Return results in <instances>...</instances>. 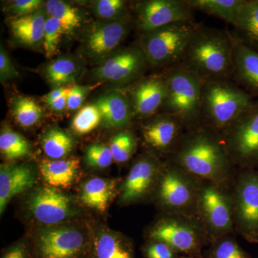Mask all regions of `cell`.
Here are the masks:
<instances>
[{
	"instance_id": "603a6c76",
	"label": "cell",
	"mask_w": 258,
	"mask_h": 258,
	"mask_svg": "<svg viewBox=\"0 0 258 258\" xmlns=\"http://www.w3.org/2000/svg\"><path fill=\"white\" fill-rule=\"evenodd\" d=\"M79 165L80 161L76 158L45 160L40 164V170L42 178L49 186L66 189L74 183Z\"/></svg>"
},
{
	"instance_id": "9c48e42d",
	"label": "cell",
	"mask_w": 258,
	"mask_h": 258,
	"mask_svg": "<svg viewBox=\"0 0 258 258\" xmlns=\"http://www.w3.org/2000/svg\"><path fill=\"white\" fill-rule=\"evenodd\" d=\"M197 217L210 242L224 236L235 235L232 189L204 181L197 203Z\"/></svg>"
},
{
	"instance_id": "ac0fdd59",
	"label": "cell",
	"mask_w": 258,
	"mask_h": 258,
	"mask_svg": "<svg viewBox=\"0 0 258 258\" xmlns=\"http://www.w3.org/2000/svg\"><path fill=\"white\" fill-rule=\"evenodd\" d=\"M129 20L123 17L95 25L86 37V49L90 55L101 58L114 50L129 31Z\"/></svg>"
},
{
	"instance_id": "7a4b0ae2",
	"label": "cell",
	"mask_w": 258,
	"mask_h": 258,
	"mask_svg": "<svg viewBox=\"0 0 258 258\" xmlns=\"http://www.w3.org/2000/svg\"><path fill=\"white\" fill-rule=\"evenodd\" d=\"M180 64L203 81L232 80L235 67L230 30L208 28L200 24Z\"/></svg>"
},
{
	"instance_id": "ab89813d",
	"label": "cell",
	"mask_w": 258,
	"mask_h": 258,
	"mask_svg": "<svg viewBox=\"0 0 258 258\" xmlns=\"http://www.w3.org/2000/svg\"><path fill=\"white\" fill-rule=\"evenodd\" d=\"M96 87L97 86H74L70 88L67 108L69 110L78 109L82 105L90 91Z\"/></svg>"
},
{
	"instance_id": "83f0119b",
	"label": "cell",
	"mask_w": 258,
	"mask_h": 258,
	"mask_svg": "<svg viewBox=\"0 0 258 258\" xmlns=\"http://www.w3.org/2000/svg\"><path fill=\"white\" fill-rule=\"evenodd\" d=\"M41 144L47 157L53 160L66 157L74 148V140L71 136L57 128L47 131L42 137Z\"/></svg>"
},
{
	"instance_id": "5bb4252c",
	"label": "cell",
	"mask_w": 258,
	"mask_h": 258,
	"mask_svg": "<svg viewBox=\"0 0 258 258\" xmlns=\"http://www.w3.org/2000/svg\"><path fill=\"white\" fill-rule=\"evenodd\" d=\"M28 205L34 218L50 227L62 223L78 213L71 197L49 185L34 190Z\"/></svg>"
},
{
	"instance_id": "d6986e66",
	"label": "cell",
	"mask_w": 258,
	"mask_h": 258,
	"mask_svg": "<svg viewBox=\"0 0 258 258\" xmlns=\"http://www.w3.org/2000/svg\"><path fill=\"white\" fill-rule=\"evenodd\" d=\"M234 49L232 81L252 96H258V52L247 47L230 31Z\"/></svg>"
},
{
	"instance_id": "3957f363",
	"label": "cell",
	"mask_w": 258,
	"mask_h": 258,
	"mask_svg": "<svg viewBox=\"0 0 258 258\" xmlns=\"http://www.w3.org/2000/svg\"><path fill=\"white\" fill-rule=\"evenodd\" d=\"M253 103L252 95L232 80L204 81L201 125L219 134Z\"/></svg>"
},
{
	"instance_id": "7402d4cb",
	"label": "cell",
	"mask_w": 258,
	"mask_h": 258,
	"mask_svg": "<svg viewBox=\"0 0 258 258\" xmlns=\"http://www.w3.org/2000/svg\"><path fill=\"white\" fill-rule=\"evenodd\" d=\"M96 106L102 120L107 126L121 128L128 125L134 114L128 97L119 92H112L97 100Z\"/></svg>"
},
{
	"instance_id": "74e56055",
	"label": "cell",
	"mask_w": 258,
	"mask_h": 258,
	"mask_svg": "<svg viewBox=\"0 0 258 258\" xmlns=\"http://www.w3.org/2000/svg\"><path fill=\"white\" fill-rule=\"evenodd\" d=\"M125 2L122 0H99L94 6V13L104 20H116L124 17Z\"/></svg>"
},
{
	"instance_id": "8d00e7d4",
	"label": "cell",
	"mask_w": 258,
	"mask_h": 258,
	"mask_svg": "<svg viewBox=\"0 0 258 258\" xmlns=\"http://www.w3.org/2000/svg\"><path fill=\"white\" fill-rule=\"evenodd\" d=\"M86 160L88 165L104 169L111 166L113 158L109 146L94 144L89 146L86 150Z\"/></svg>"
},
{
	"instance_id": "4fadbf2b",
	"label": "cell",
	"mask_w": 258,
	"mask_h": 258,
	"mask_svg": "<svg viewBox=\"0 0 258 258\" xmlns=\"http://www.w3.org/2000/svg\"><path fill=\"white\" fill-rule=\"evenodd\" d=\"M137 24L142 33L170 24L193 21L194 10L186 0H148L135 7Z\"/></svg>"
},
{
	"instance_id": "7c38bea8",
	"label": "cell",
	"mask_w": 258,
	"mask_h": 258,
	"mask_svg": "<svg viewBox=\"0 0 258 258\" xmlns=\"http://www.w3.org/2000/svg\"><path fill=\"white\" fill-rule=\"evenodd\" d=\"M164 162L147 153L134 163L120 186V200L125 205L152 199Z\"/></svg>"
},
{
	"instance_id": "bcb514c9",
	"label": "cell",
	"mask_w": 258,
	"mask_h": 258,
	"mask_svg": "<svg viewBox=\"0 0 258 258\" xmlns=\"http://www.w3.org/2000/svg\"><path fill=\"white\" fill-rule=\"evenodd\" d=\"M177 258H194V257H189V256L184 255V256H181V257H178Z\"/></svg>"
},
{
	"instance_id": "1f68e13d",
	"label": "cell",
	"mask_w": 258,
	"mask_h": 258,
	"mask_svg": "<svg viewBox=\"0 0 258 258\" xmlns=\"http://www.w3.org/2000/svg\"><path fill=\"white\" fill-rule=\"evenodd\" d=\"M0 151L7 159H20L28 155L30 145L20 134L11 128H5L0 134Z\"/></svg>"
},
{
	"instance_id": "ee69618b",
	"label": "cell",
	"mask_w": 258,
	"mask_h": 258,
	"mask_svg": "<svg viewBox=\"0 0 258 258\" xmlns=\"http://www.w3.org/2000/svg\"><path fill=\"white\" fill-rule=\"evenodd\" d=\"M69 89L70 88H68L67 91L60 98H57L55 101L48 105L50 108H52L55 111H62V110H64L67 107Z\"/></svg>"
},
{
	"instance_id": "ba28073f",
	"label": "cell",
	"mask_w": 258,
	"mask_h": 258,
	"mask_svg": "<svg viewBox=\"0 0 258 258\" xmlns=\"http://www.w3.org/2000/svg\"><path fill=\"white\" fill-rule=\"evenodd\" d=\"M219 135L237 170L258 171V101Z\"/></svg>"
},
{
	"instance_id": "f1b7e54d",
	"label": "cell",
	"mask_w": 258,
	"mask_h": 258,
	"mask_svg": "<svg viewBox=\"0 0 258 258\" xmlns=\"http://www.w3.org/2000/svg\"><path fill=\"white\" fill-rule=\"evenodd\" d=\"M79 73L78 64L69 57L56 59L47 64L45 71L49 82L57 88L74 83Z\"/></svg>"
},
{
	"instance_id": "8992f818",
	"label": "cell",
	"mask_w": 258,
	"mask_h": 258,
	"mask_svg": "<svg viewBox=\"0 0 258 258\" xmlns=\"http://www.w3.org/2000/svg\"><path fill=\"white\" fill-rule=\"evenodd\" d=\"M149 241L164 242L177 254L205 258L203 249L210 243L198 217L162 214L147 232Z\"/></svg>"
},
{
	"instance_id": "d6a6232c",
	"label": "cell",
	"mask_w": 258,
	"mask_h": 258,
	"mask_svg": "<svg viewBox=\"0 0 258 258\" xmlns=\"http://www.w3.org/2000/svg\"><path fill=\"white\" fill-rule=\"evenodd\" d=\"M45 9L50 17L58 20L66 32H72L81 25V17L79 10L60 0H49Z\"/></svg>"
},
{
	"instance_id": "60d3db41",
	"label": "cell",
	"mask_w": 258,
	"mask_h": 258,
	"mask_svg": "<svg viewBox=\"0 0 258 258\" xmlns=\"http://www.w3.org/2000/svg\"><path fill=\"white\" fill-rule=\"evenodd\" d=\"M18 71L15 69L13 62L10 60L9 56L7 54L6 51L1 45L0 50V79L1 82L4 83L8 80L18 77Z\"/></svg>"
},
{
	"instance_id": "484cf974",
	"label": "cell",
	"mask_w": 258,
	"mask_h": 258,
	"mask_svg": "<svg viewBox=\"0 0 258 258\" xmlns=\"http://www.w3.org/2000/svg\"><path fill=\"white\" fill-rule=\"evenodd\" d=\"M46 17L42 10L15 19L10 24L13 35L19 42L34 46L43 40Z\"/></svg>"
},
{
	"instance_id": "9a60e30c",
	"label": "cell",
	"mask_w": 258,
	"mask_h": 258,
	"mask_svg": "<svg viewBox=\"0 0 258 258\" xmlns=\"http://www.w3.org/2000/svg\"><path fill=\"white\" fill-rule=\"evenodd\" d=\"M184 125L174 115L162 113L146 122L142 128L144 144L152 151L151 154L171 157L186 132Z\"/></svg>"
},
{
	"instance_id": "cb8c5ba5",
	"label": "cell",
	"mask_w": 258,
	"mask_h": 258,
	"mask_svg": "<svg viewBox=\"0 0 258 258\" xmlns=\"http://www.w3.org/2000/svg\"><path fill=\"white\" fill-rule=\"evenodd\" d=\"M232 26L235 37L258 52V0H244Z\"/></svg>"
},
{
	"instance_id": "f35d334b",
	"label": "cell",
	"mask_w": 258,
	"mask_h": 258,
	"mask_svg": "<svg viewBox=\"0 0 258 258\" xmlns=\"http://www.w3.org/2000/svg\"><path fill=\"white\" fill-rule=\"evenodd\" d=\"M146 258H177L179 257L167 244L158 241H148L143 248Z\"/></svg>"
},
{
	"instance_id": "8fae6325",
	"label": "cell",
	"mask_w": 258,
	"mask_h": 258,
	"mask_svg": "<svg viewBox=\"0 0 258 258\" xmlns=\"http://www.w3.org/2000/svg\"><path fill=\"white\" fill-rule=\"evenodd\" d=\"M91 241L69 227L42 229L34 239L31 258H88Z\"/></svg>"
},
{
	"instance_id": "277c9868",
	"label": "cell",
	"mask_w": 258,
	"mask_h": 258,
	"mask_svg": "<svg viewBox=\"0 0 258 258\" xmlns=\"http://www.w3.org/2000/svg\"><path fill=\"white\" fill-rule=\"evenodd\" d=\"M165 76L167 94L163 113L177 118L186 131L200 126L203 80L180 63L169 68Z\"/></svg>"
},
{
	"instance_id": "836d02e7",
	"label": "cell",
	"mask_w": 258,
	"mask_h": 258,
	"mask_svg": "<svg viewBox=\"0 0 258 258\" xmlns=\"http://www.w3.org/2000/svg\"><path fill=\"white\" fill-rule=\"evenodd\" d=\"M109 147L113 160L118 163L126 162L137 151V137L130 131H122L113 136Z\"/></svg>"
},
{
	"instance_id": "2e32d148",
	"label": "cell",
	"mask_w": 258,
	"mask_h": 258,
	"mask_svg": "<svg viewBox=\"0 0 258 258\" xmlns=\"http://www.w3.org/2000/svg\"><path fill=\"white\" fill-rule=\"evenodd\" d=\"M148 62L139 47L118 51L100 64L94 72L95 79L118 84L133 82L142 76Z\"/></svg>"
},
{
	"instance_id": "7bdbcfd3",
	"label": "cell",
	"mask_w": 258,
	"mask_h": 258,
	"mask_svg": "<svg viewBox=\"0 0 258 258\" xmlns=\"http://www.w3.org/2000/svg\"><path fill=\"white\" fill-rule=\"evenodd\" d=\"M2 258H31V251L28 244L20 242L7 249Z\"/></svg>"
},
{
	"instance_id": "4316f807",
	"label": "cell",
	"mask_w": 258,
	"mask_h": 258,
	"mask_svg": "<svg viewBox=\"0 0 258 258\" xmlns=\"http://www.w3.org/2000/svg\"><path fill=\"white\" fill-rule=\"evenodd\" d=\"M194 10L216 17L233 25L244 0H186Z\"/></svg>"
},
{
	"instance_id": "e0dca14e",
	"label": "cell",
	"mask_w": 258,
	"mask_h": 258,
	"mask_svg": "<svg viewBox=\"0 0 258 258\" xmlns=\"http://www.w3.org/2000/svg\"><path fill=\"white\" fill-rule=\"evenodd\" d=\"M167 94L165 74L154 76L137 81L131 91V106L134 115L147 118L162 108Z\"/></svg>"
},
{
	"instance_id": "6da1fadb",
	"label": "cell",
	"mask_w": 258,
	"mask_h": 258,
	"mask_svg": "<svg viewBox=\"0 0 258 258\" xmlns=\"http://www.w3.org/2000/svg\"><path fill=\"white\" fill-rule=\"evenodd\" d=\"M167 160L204 181L228 189H232L237 172L219 134L203 125L186 131Z\"/></svg>"
},
{
	"instance_id": "e575fe53",
	"label": "cell",
	"mask_w": 258,
	"mask_h": 258,
	"mask_svg": "<svg viewBox=\"0 0 258 258\" xmlns=\"http://www.w3.org/2000/svg\"><path fill=\"white\" fill-rule=\"evenodd\" d=\"M101 120V114L96 105H87L74 117L72 128L76 133L85 135L94 130Z\"/></svg>"
},
{
	"instance_id": "f6af8a7d",
	"label": "cell",
	"mask_w": 258,
	"mask_h": 258,
	"mask_svg": "<svg viewBox=\"0 0 258 258\" xmlns=\"http://www.w3.org/2000/svg\"><path fill=\"white\" fill-rule=\"evenodd\" d=\"M67 87H58L54 89L53 91L47 93L46 96L44 97V101L47 103V105L50 104L54 101H55L57 98H60L61 96L68 90Z\"/></svg>"
},
{
	"instance_id": "d4e9b609",
	"label": "cell",
	"mask_w": 258,
	"mask_h": 258,
	"mask_svg": "<svg viewBox=\"0 0 258 258\" xmlns=\"http://www.w3.org/2000/svg\"><path fill=\"white\" fill-rule=\"evenodd\" d=\"M116 191L115 180L93 178L83 184L81 200L88 208L98 212L106 211Z\"/></svg>"
},
{
	"instance_id": "d590c367",
	"label": "cell",
	"mask_w": 258,
	"mask_h": 258,
	"mask_svg": "<svg viewBox=\"0 0 258 258\" xmlns=\"http://www.w3.org/2000/svg\"><path fill=\"white\" fill-rule=\"evenodd\" d=\"M64 33H66V30L58 20L52 17L47 18L42 42L47 57H51L55 55L60 37Z\"/></svg>"
},
{
	"instance_id": "30bf717a",
	"label": "cell",
	"mask_w": 258,
	"mask_h": 258,
	"mask_svg": "<svg viewBox=\"0 0 258 258\" xmlns=\"http://www.w3.org/2000/svg\"><path fill=\"white\" fill-rule=\"evenodd\" d=\"M232 198L236 233L249 243L258 244V171L237 170Z\"/></svg>"
},
{
	"instance_id": "ffe728a7",
	"label": "cell",
	"mask_w": 258,
	"mask_h": 258,
	"mask_svg": "<svg viewBox=\"0 0 258 258\" xmlns=\"http://www.w3.org/2000/svg\"><path fill=\"white\" fill-rule=\"evenodd\" d=\"M33 169L26 164H2L0 167V213L10 200L35 184Z\"/></svg>"
},
{
	"instance_id": "b9f144b4",
	"label": "cell",
	"mask_w": 258,
	"mask_h": 258,
	"mask_svg": "<svg viewBox=\"0 0 258 258\" xmlns=\"http://www.w3.org/2000/svg\"><path fill=\"white\" fill-rule=\"evenodd\" d=\"M42 5L40 0H18L12 4L10 9L17 14L25 16L39 11Z\"/></svg>"
},
{
	"instance_id": "f546056e",
	"label": "cell",
	"mask_w": 258,
	"mask_h": 258,
	"mask_svg": "<svg viewBox=\"0 0 258 258\" xmlns=\"http://www.w3.org/2000/svg\"><path fill=\"white\" fill-rule=\"evenodd\" d=\"M12 112L18 124L23 127L36 124L42 116L41 106L35 100L28 97L15 98L12 104Z\"/></svg>"
},
{
	"instance_id": "52a82bcc",
	"label": "cell",
	"mask_w": 258,
	"mask_h": 258,
	"mask_svg": "<svg viewBox=\"0 0 258 258\" xmlns=\"http://www.w3.org/2000/svg\"><path fill=\"white\" fill-rule=\"evenodd\" d=\"M199 25L195 20L181 22L144 33L139 47L148 64L170 68L180 63Z\"/></svg>"
},
{
	"instance_id": "5b68a950",
	"label": "cell",
	"mask_w": 258,
	"mask_h": 258,
	"mask_svg": "<svg viewBox=\"0 0 258 258\" xmlns=\"http://www.w3.org/2000/svg\"><path fill=\"white\" fill-rule=\"evenodd\" d=\"M203 182L204 180L165 160L152 199L162 214L197 217V203Z\"/></svg>"
},
{
	"instance_id": "44dd1931",
	"label": "cell",
	"mask_w": 258,
	"mask_h": 258,
	"mask_svg": "<svg viewBox=\"0 0 258 258\" xmlns=\"http://www.w3.org/2000/svg\"><path fill=\"white\" fill-rule=\"evenodd\" d=\"M88 258H135V251L128 237L103 229L91 240Z\"/></svg>"
},
{
	"instance_id": "4dcf8cb0",
	"label": "cell",
	"mask_w": 258,
	"mask_h": 258,
	"mask_svg": "<svg viewBox=\"0 0 258 258\" xmlns=\"http://www.w3.org/2000/svg\"><path fill=\"white\" fill-rule=\"evenodd\" d=\"M204 254L206 258H251L241 247L235 235H229L212 241Z\"/></svg>"
}]
</instances>
